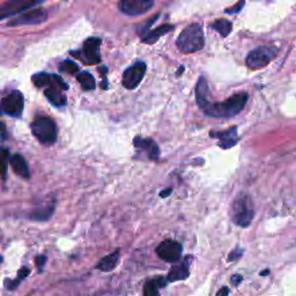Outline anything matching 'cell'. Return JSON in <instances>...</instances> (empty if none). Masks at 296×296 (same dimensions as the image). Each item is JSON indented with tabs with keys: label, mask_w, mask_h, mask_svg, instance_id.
<instances>
[{
	"label": "cell",
	"mask_w": 296,
	"mask_h": 296,
	"mask_svg": "<svg viewBox=\"0 0 296 296\" xmlns=\"http://www.w3.org/2000/svg\"><path fill=\"white\" fill-rule=\"evenodd\" d=\"M9 163H11L12 169L15 174L24 178V180H29L30 178V170L28 163L24 160V157L20 154H14L13 156L9 157Z\"/></svg>",
	"instance_id": "cell-17"
},
{
	"label": "cell",
	"mask_w": 296,
	"mask_h": 296,
	"mask_svg": "<svg viewBox=\"0 0 296 296\" xmlns=\"http://www.w3.org/2000/svg\"><path fill=\"white\" fill-rule=\"evenodd\" d=\"M176 46L182 54L185 55L194 54L204 49L205 36L202 26L199 23H192L182 30L176 39Z\"/></svg>",
	"instance_id": "cell-2"
},
{
	"label": "cell",
	"mask_w": 296,
	"mask_h": 296,
	"mask_svg": "<svg viewBox=\"0 0 296 296\" xmlns=\"http://www.w3.org/2000/svg\"><path fill=\"white\" fill-rule=\"evenodd\" d=\"M208 96L209 88L207 81L204 76H200L196 87V101L206 116L213 118H231L243 111L249 100V95L246 92H237L220 103L211 102Z\"/></svg>",
	"instance_id": "cell-1"
},
{
	"label": "cell",
	"mask_w": 296,
	"mask_h": 296,
	"mask_svg": "<svg viewBox=\"0 0 296 296\" xmlns=\"http://www.w3.org/2000/svg\"><path fill=\"white\" fill-rule=\"evenodd\" d=\"M212 29L218 32L222 37H227L231 33L233 24H231L230 21L226 20V18H219V20L214 21L212 23Z\"/></svg>",
	"instance_id": "cell-23"
},
{
	"label": "cell",
	"mask_w": 296,
	"mask_h": 296,
	"mask_svg": "<svg viewBox=\"0 0 296 296\" xmlns=\"http://www.w3.org/2000/svg\"><path fill=\"white\" fill-rule=\"evenodd\" d=\"M55 211V202H52L50 205H46L45 207L37 208L30 214V219L35 221H46L52 217Z\"/></svg>",
	"instance_id": "cell-21"
},
{
	"label": "cell",
	"mask_w": 296,
	"mask_h": 296,
	"mask_svg": "<svg viewBox=\"0 0 296 296\" xmlns=\"http://www.w3.org/2000/svg\"><path fill=\"white\" fill-rule=\"evenodd\" d=\"M154 6L152 0H122L119 1L118 8L123 14L129 17H139L147 13Z\"/></svg>",
	"instance_id": "cell-12"
},
{
	"label": "cell",
	"mask_w": 296,
	"mask_h": 296,
	"mask_svg": "<svg viewBox=\"0 0 296 296\" xmlns=\"http://www.w3.org/2000/svg\"><path fill=\"white\" fill-rule=\"evenodd\" d=\"M183 246L174 240H166L160 243L156 248V255L166 263L175 264L181 260Z\"/></svg>",
	"instance_id": "cell-8"
},
{
	"label": "cell",
	"mask_w": 296,
	"mask_h": 296,
	"mask_svg": "<svg viewBox=\"0 0 296 296\" xmlns=\"http://www.w3.org/2000/svg\"><path fill=\"white\" fill-rule=\"evenodd\" d=\"M0 137L2 138V140L6 139V125L2 122H0Z\"/></svg>",
	"instance_id": "cell-35"
},
{
	"label": "cell",
	"mask_w": 296,
	"mask_h": 296,
	"mask_svg": "<svg viewBox=\"0 0 296 296\" xmlns=\"http://www.w3.org/2000/svg\"><path fill=\"white\" fill-rule=\"evenodd\" d=\"M230 218L236 226L246 228L255 218V208L251 197L246 193H240L231 204Z\"/></svg>",
	"instance_id": "cell-3"
},
{
	"label": "cell",
	"mask_w": 296,
	"mask_h": 296,
	"mask_svg": "<svg viewBox=\"0 0 296 296\" xmlns=\"http://www.w3.org/2000/svg\"><path fill=\"white\" fill-rule=\"evenodd\" d=\"M1 261H2V257H1V256H0V263H1Z\"/></svg>",
	"instance_id": "cell-39"
},
{
	"label": "cell",
	"mask_w": 296,
	"mask_h": 296,
	"mask_svg": "<svg viewBox=\"0 0 296 296\" xmlns=\"http://www.w3.org/2000/svg\"><path fill=\"white\" fill-rule=\"evenodd\" d=\"M175 26L174 24H162V26L157 27L156 29L152 30V32L147 33L146 35L143 37V39H141V42L146 43V44H154L157 39L160 38V37L166 35V33H170L174 30Z\"/></svg>",
	"instance_id": "cell-20"
},
{
	"label": "cell",
	"mask_w": 296,
	"mask_h": 296,
	"mask_svg": "<svg viewBox=\"0 0 296 296\" xmlns=\"http://www.w3.org/2000/svg\"><path fill=\"white\" fill-rule=\"evenodd\" d=\"M79 66L74 63L73 60L66 59L64 61H61L59 65V72L61 73H69L71 75H74V74L79 73Z\"/></svg>",
	"instance_id": "cell-26"
},
{
	"label": "cell",
	"mask_w": 296,
	"mask_h": 296,
	"mask_svg": "<svg viewBox=\"0 0 296 296\" xmlns=\"http://www.w3.org/2000/svg\"><path fill=\"white\" fill-rule=\"evenodd\" d=\"M192 261V256H186L184 259L172 265L169 270L166 280V282H176L186 280L190 276V264Z\"/></svg>",
	"instance_id": "cell-14"
},
{
	"label": "cell",
	"mask_w": 296,
	"mask_h": 296,
	"mask_svg": "<svg viewBox=\"0 0 296 296\" xmlns=\"http://www.w3.org/2000/svg\"><path fill=\"white\" fill-rule=\"evenodd\" d=\"M9 163V152L5 148H0V176L6 178L7 175V166Z\"/></svg>",
	"instance_id": "cell-27"
},
{
	"label": "cell",
	"mask_w": 296,
	"mask_h": 296,
	"mask_svg": "<svg viewBox=\"0 0 296 296\" xmlns=\"http://www.w3.org/2000/svg\"><path fill=\"white\" fill-rule=\"evenodd\" d=\"M147 66L144 61H138L123 73V86L126 89H135L143 81Z\"/></svg>",
	"instance_id": "cell-11"
},
{
	"label": "cell",
	"mask_w": 296,
	"mask_h": 296,
	"mask_svg": "<svg viewBox=\"0 0 296 296\" xmlns=\"http://www.w3.org/2000/svg\"><path fill=\"white\" fill-rule=\"evenodd\" d=\"M243 255V250L242 249H235L233 250V251L230 252L229 256H228V261H235L237 260V259H240V257H242Z\"/></svg>",
	"instance_id": "cell-30"
},
{
	"label": "cell",
	"mask_w": 296,
	"mask_h": 296,
	"mask_svg": "<svg viewBox=\"0 0 296 296\" xmlns=\"http://www.w3.org/2000/svg\"><path fill=\"white\" fill-rule=\"evenodd\" d=\"M229 295V288H228L227 286L222 287V288L219 289V292L217 293V295L215 296H228Z\"/></svg>",
	"instance_id": "cell-34"
},
{
	"label": "cell",
	"mask_w": 296,
	"mask_h": 296,
	"mask_svg": "<svg viewBox=\"0 0 296 296\" xmlns=\"http://www.w3.org/2000/svg\"><path fill=\"white\" fill-rule=\"evenodd\" d=\"M97 71L101 73V76H103V81H102V83H101V87L103 89H108V80H107L108 69L106 66H100L97 69Z\"/></svg>",
	"instance_id": "cell-29"
},
{
	"label": "cell",
	"mask_w": 296,
	"mask_h": 296,
	"mask_svg": "<svg viewBox=\"0 0 296 296\" xmlns=\"http://www.w3.org/2000/svg\"><path fill=\"white\" fill-rule=\"evenodd\" d=\"M29 273H30V270L28 267L20 268V271L18 272L17 279L12 280V281L6 282V288H7L8 291H14V289H17L18 285L21 283V281H22V280H24L28 276H29Z\"/></svg>",
	"instance_id": "cell-24"
},
{
	"label": "cell",
	"mask_w": 296,
	"mask_h": 296,
	"mask_svg": "<svg viewBox=\"0 0 296 296\" xmlns=\"http://www.w3.org/2000/svg\"><path fill=\"white\" fill-rule=\"evenodd\" d=\"M209 137L215 138L219 140V146L223 149H228V148L234 147L240 141L239 134H237V128L233 126V128L228 129L227 131L222 132H211Z\"/></svg>",
	"instance_id": "cell-16"
},
{
	"label": "cell",
	"mask_w": 296,
	"mask_h": 296,
	"mask_svg": "<svg viewBox=\"0 0 296 296\" xmlns=\"http://www.w3.org/2000/svg\"><path fill=\"white\" fill-rule=\"evenodd\" d=\"M133 145L135 149L139 150L140 153H145V155L147 156L148 160L157 161V160L160 159V148L153 139L135 137L133 140Z\"/></svg>",
	"instance_id": "cell-15"
},
{
	"label": "cell",
	"mask_w": 296,
	"mask_h": 296,
	"mask_svg": "<svg viewBox=\"0 0 296 296\" xmlns=\"http://www.w3.org/2000/svg\"><path fill=\"white\" fill-rule=\"evenodd\" d=\"M172 192V190L171 189H168V190H163V191H161V193H160V196L162 197V198H166V197H169L170 196V193Z\"/></svg>",
	"instance_id": "cell-36"
},
{
	"label": "cell",
	"mask_w": 296,
	"mask_h": 296,
	"mask_svg": "<svg viewBox=\"0 0 296 296\" xmlns=\"http://www.w3.org/2000/svg\"><path fill=\"white\" fill-rule=\"evenodd\" d=\"M183 71H184V66H180V70L177 71V73H176V75L180 76V75H181V73L183 72Z\"/></svg>",
	"instance_id": "cell-37"
},
{
	"label": "cell",
	"mask_w": 296,
	"mask_h": 296,
	"mask_svg": "<svg viewBox=\"0 0 296 296\" xmlns=\"http://www.w3.org/2000/svg\"><path fill=\"white\" fill-rule=\"evenodd\" d=\"M243 6H244V1L239 2V4H237L236 6H234V7H231V8H228V9H226V13H227V14H234V13H237V12H240V8H242Z\"/></svg>",
	"instance_id": "cell-32"
},
{
	"label": "cell",
	"mask_w": 296,
	"mask_h": 296,
	"mask_svg": "<svg viewBox=\"0 0 296 296\" xmlns=\"http://www.w3.org/2000/svg\"><path fill=\"white\" fill-rule=\"evenodd\" d=\"M0 113H1V107H0Z\"/></svg>",
	"instance_id": "cell-40"
},
{
	"label": "cell",
	"mask_w": 296,
	"mask_h": 296,
	"mask_svg": "<svg viewBox=\"0 0 296 296\" xmlns=\"http://www.w3.org/2000/svg\"><path fill=\"white\" fill-rule=\"evenodd\" d=\"M166 285V280L163 277H155L147 280L144 285V296H160V289Z\"/></svg>",
	"instance_id": "cell-18"
},
{
	"label": "cell",
	"mask_w": 296,
	"mask_h": 296,
	"mask_svg": "<svg viewBox=\"0 0 296 296\" xmlns=\"http://www.w3.org/2000/svg\"><path fill=\"white\" fill-rule=\"evenodd\" d=\"M76 80H78L80 85H81V88L85 92L94 91V89L96 88V82H95L94 76L89 72H87V71H83V72L79 73L78 75H76Z\"/></svg>",
	"instance_id": "cell-22"
},
{
	"label": "cell",
	"mask_w": 296,
	"mask_h": 296,
	"mask_svg": "<svg viewBox=\"0 0 296 296\" xmlns=\"http://www.w3.org/2000/svg\"><path fill=\"white\" fill-rule=\"evenodd\" d=\"M160 18V13H157V14L154 15L153 18H150L149 20L145 21L144 23L139 24L138 28H137L138 35H140L141 37H144L145 35H146L147 33H149V28L152 27L153 24L156 22V20H157V18Z\"/></svg>",
	"instance_id": "cell-28"
},
{
	"label": "cell",
	"mask_w": 296,
	"mask_h": 296,
	"mask_svg": "<svg viewBox=\"0 0 296 296\" xmlns=\"http://www.w3.org/2000/svg\"><path fill=\"white\" fill-rule=\"evenodd\" d=\"M69 89V85L64 81L63 78L58 74H52L51 82L44 89V95L52 106L57 108H64L67 103V97L64 94Z\"/></svg>",
	"instance_id": "cell-6"
},
{
	"label": "cell",
	"mask_w": 296,
	"mask_h": 296,
	"mask_svg": "<svg viewBox=\"0 0 296 296\" xmlns=\"http://www.w3.org/2000/svg\"><path fill=\"white\" fill-rule=\"evenodd\" d=\"M35 263H36L37 268H38V272L42 273L43 267H44V265L46 263V257L45 256H37L35 259Z\"/></svg>",
	"instance_id": "cell-31"
},
{
	"label": "cell",
	"mask_w": 296,
	"mask_h": 296,
	"mask_svg": "<svg viewBox=\"0 0 296 296\" xmlns=\"http://www.w3.org/2000/svg\"><path fill=\"white\" fill-rule=\"evenodd\" d=\"M101 43L102 39L98 37H88L80 50L71 51L70 55L85 65H97L101 63Z\"/></svg>",
	"instance_id": "cell-5"
},
{
	"label": "cell",
	"mask_w": 296,
	"mask_h": 296,
	"mask_svg": "<svg viewBox=\"0 0 296 296\" xmlns=\"http://www.w3.org/2000/svg\"><path fill=\"white\" fill-rule=\"evenodd\" d=\"M42 1H24V0H12L0 5V20L14 17L18 13H22L26 9H29L41 4Z\"/></svg>",
	"instance_id": "cell-13"
},
{
	"label": "cell",
	"mask_w": 296,
	"mask_h": 296,
	"mask_svg": "<svg viewBox=\"0 0 296 296\" xmlns=\"http://www.w3.org/2000/svg\"><path fill=\"white\" fill-rule=\"evenodd\" d=\"M260 274H261V276H267V274H270V270H265Z\"/></svg>",
	"instance_id": "cell-38"
},
{
	"label": "cell",
	"mask_w": 296,
	"mask_h": 296,
	"mask_svg": "<svg viewBox=\"0 0 296 296\" xmlns=\"http://www.w3.org/2000/svg\"><path fill=\"white\" fill-rule=\"evenodd\" d=\"M1 110L11 117H20L24 108V98L22 92L18 91L12 92L2 98L0 103Z\"/></svg>",
	"instance_id": "cell-9"
},
{
	"label": "cell",
	"mask_w": 296,
	"mask_h": 296,
	"mask_svg": "<svg viewBox=\"0 0 296 296\" xmlns=\"http://www.w3.org/2000/svg\"><path fill=\"white\" fill-rule=\"evenodd\" d=\"M51 76H52V74H50V73H45V72L36 73L33 75L32 81L34 82V85H35L36 87H38V88L45 87L46 88L49 85H50Z\"/></svg>",
	"instance_id": "cell-25"
},
{
	"label": "cell",
	"mask_w": 296,
	"mask_h": 296,
	"mask_svg": "<svg viewBox=\"0 0 296 296\" xmlns=\"http://www.w3.org/2000/svg\"><path fill=\"white\" fill-rule=\"evenodd\" d=\"M278 50L274 46H258V48L250 51L249 55L246 56V65L251 70L264 69L276 58Z\"/></svg>",
	"instance_id": "cell-7"
},
{
	"label": "cell",
	"mask_w": 296,
	"mask_h": 296,
	"mask_svg": "<svg viewBox=\"0 0 296 296\" xmlns=\"http://www.w3.org/2000/svg\"><path fill=\"white\" fill-rule=\"evenodd\" d=\"M48 20V12L44 8H35L32 11L23 13L20 17L9 21L7 26L18 27V26H36L41 24Z\"/></svg>",
	"instance_id": "cell-10"
},
{
	"label": "cell",
	"mask_w": 296,
	"mask_h": 296,
	"mask_svg": "<svg viewBox=\"0 0 296 296\" xmlns=\"http://www.w3.org/2000/svg\"><path fill=\"white\" fill-rule=\"evenodd\" d=\"M242 280H243V277L240 276V274H234V276L230 278V281H231V283H233V285L235 286V287L239 286L240 283L242 282Z\"/></svg>",
	"instance_id": "cell-33"
},
{
	"label": "cell",
	"mask_w": 296,
	"mask_h": 296,
	"mask_svg": "<svg viewBox=\"0 0 296 296\" xmlns=\"http://www.w3.org/2000/svg\"><path fill=\"white\" fill-rule=\"evenodd\" d=\"M119 254V250H116L112 254L106 256V257H103L98 261L95 268L98 271H102V272H111V271L115 270L117 265H118Z\"/></svg>",
	"instance_id": "cell-19"
},
{
	"label": "cell",
	"mask_w": 296,
	"mask_h": 296,
	"mask_svg": "<svg viewBox=\"0 0 296 296\" xmlns=\"http://www.w3.org/2000/svg\"><path fill=\"white\" fill-rule=\"evenodd\" d=\"M32 132L34 137L45 146H51L57 141V125L50 117L37 116L32 123Z\"/></svg>",
	"instance_id": "cell-4"
}]
</instances>
